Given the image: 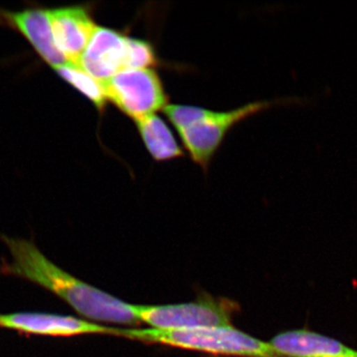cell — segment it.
Returning <instances> with one entry per match:
<instances>
[{
    "label": "cell",
    "mask_w": 357,
    "mask_h": 357,
    "mask_svg": "<svg viewBox=\"0 0 357 357\" xmlns=\"http://www.w3.org/2000/svg\"><path fill=\"white\" fill-rule=\"evenodd\" d=\"M11 262L2 259L0 274L31 282L67 303L82 317L100 323L138 325L134 305L84 283L52 262L33 241L1 234Z\"/></svg>",
    "instance_id": "6da1fadb"
},
{
    "label": "cell",
    "mask_w": 357,
    "mask_h": 357,
    "mask_svg": "<svg viewBox=\"0 0 357 357\" xmlns=\"http://www.w3.org/2000/svg\"><path fill=\"white\" fill-rule=\"evenodd\" d=\"M114 335L146 344L168 345L229 357H285L270 342H265L234 326L196 330H157V328H116Z\"/></svg>",
    "instance_id": "7a4b0ae2"
},
{
    "label": "cell",
    "mask_w": 357,
    "mask_h": 357,
    "mask_svg": "<svg viewBox=\"0 0 357 357\" xmlns=\"http://www.w3.org/2000/svg\"><path fill=\"white\" fill-rule=\"evenodd\" d=\"M238 309V304L234 301L213 298L208 294L194 302L183 304L134 305L140 323L157 330H196L232 326V318Z\"/></svg>",
    "instance_id": "3957f363"
},
{
    "label": "cell",
    "mask_w": 357,
    "mask_h": 357,
    "mask_svg": "<svg viewBox=\"0 0 357 357\" xmlns=\"http://www.w3.org/2000/svg\"><path fill=\"white\" fill-rule=\"evenodd\" d=\"M304 100H307L299 96H288L248 103L229 112L204 109L199 121L194 126L178 131V134L192 161L206 170L227 134L239 122L277 103H300Z\"/></svg>",
    "instance_id": "277c9868"
},
{
    "label": "cell",
    "mask_w": 357,
    "mask_h": 357,
    "mask_svg": "<svg viewBox=\"0 0 357 357\" xmlns=\"http://www.w3.org/2000/svg\"><path fill=\"white\" fill-rule=\"evenodd\" d=\"M107 100L134 121L168 105V96L153 69L124 70L103 83Z\"/></svg>",
    "instance_id": "5b68a950"
},
{
    "label": "cell",
    "mask_w": 357,
    "mask_h": 357,
    "mask_svg": "<svg viewBox=\"0 0 357 357\" xmlns=\"http://www.w3.org/2000/svg\"><path fill=\"white\" fill-rule=\"evenodd\" d=\"M0 328L25 337H73L86 335H112L115 328L103 326L65 314L41 312L0 314Z\"/></svg>",
    "instance_id": "8992f818"
},
{
    "label": "cell",
    "mask_w": 357,
    "mask_h": 357,
    "mask_svg": "<svg viewBox=\"0 0 357 357\" xmlns=\"http://www.w3.org/2000/svg\"><path fill=\"white\" fill-rule=\"evenodd\" d=\"M52 34L58 50L67 63L79 64L84 49L93 36L96 24L93 8L86 6H70L49 9Z\"/></svg>",
    "instance_id": "52a82bcc"
},
{
    "label": "cell",
    "mask_w": 357,
    "mask_h": 357,
    "mask_svg": "<svg viewBox=\"0 0 357 357\" xmlns=\"http://www.w3.org/2000/svg\"><path fill=\"white\" fill-rule=\"evenodd\" d=\"M0 26L20 33L40 59L53 69L67 63L54 42L49 8L31 6L20 11L0 8Z\"/></svg>",
    "instance_id": "ba28073f"
},
{
    "label": "cell",
    "mask_w": 357,
    "mask_h": 357,
    "mask_svg": "<svg viewBox=\"0 0 357 357\" xmlns=\"http://www.w3.org/2000/svg\"><path fill=\"white\" fill-rule=\"evenodd\" d=\"M128 36L123 33L98 26L77 65L105 83L128 70Z\"/></svg>",
    "instance_id": "9c48e42d"
},
{
    "label": "cell",
    "mask_w": 357,
    "mask_h": 357,
    "mask_svg": "<svg viewBox=\"0 0 357 357\" xmlns=\"http://www.w3.org/2000/svg\"><path fill=\"white\" fill-rule=\"evenodd\" d=\"M270 344L285 357H357V349L307 328L278 333Z\"/></svg>",
    "instance_id": "30bf717a"
},
{
    "label": "cell",
    "mask_w": 357,
    "mask_h": 357,
    "mask_svg": "<svg viewBox=\"0 0 357 357\" xmlns=\"http://www.w3.org/2000/svg\"><path fill=\"white\" fill-rule=\"evenodd\" d=\"M134 122L147 151L155 161H170L184 155L172 130L158 115H149Z\"/></svg>",
    "instance_id": "8fae6325"
},
{
    "label": "cell",
    "mask_w": 357,
    "mask_h": 357,
    "mask_svg": "<svg viewBox=\"0 0 357 357\" xmlns=\"http://www.w3.org/2000/svg\"><path fill=\"white\" fill-rule=\"evenodd\" d=\"M54 70L63 81L69 84L84 98H88L98 112H105L109 100L102 82L91 76L79 65L72 63H65L57 68H54Z\"/></svg>",
    "instance_id": "7c38bea8"
},
{
    "label": "cell",
    "mask_w": 357,
    "mask_h": 357,
    "mask_svg": "<svg viewBox=\"0 0 357 357\" xmlns=\"http://www.w3.org/2000/svg\"><path fill=\"white\" fill-rule=\"evenodd\" d=\"M158 62L156 52L150 42L128 37V70L152 69Z\"/></svg>",
    "instance_id": "4fadbf2b"
}]
</instances>
